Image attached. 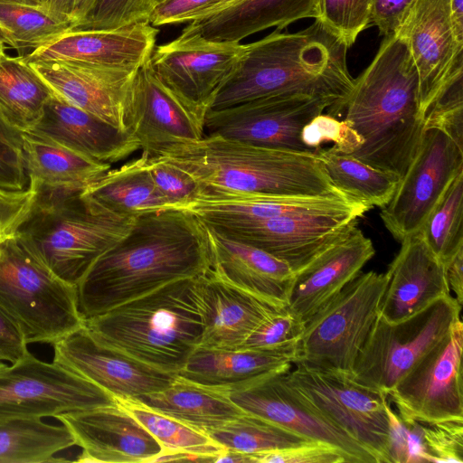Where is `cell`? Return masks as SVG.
<instances>
[{
  "label": "cell",
  "mask_w": 463,
  "mask_h": 463,
  "mask_svg": "<svg viewBox=\"0 0 463 463\" xmlns=\"http://www.w3.org/2000/svg\"><path fill=\"white\" fill-rule=\"evenodd\" d=\"M207 226L184 209L137 215L130 231L103 253L77 285L88 319L182 279L211 269Z\"/></svg>",
  "instance_id": "1"
},
{
  "label": "cell",
  "mask_w": 463,
  "mask_h": 463,
  "mask_svg": "<svg viewBox=\"0 0 463 463\" xmlns=\"http://www.w3.org/2000/svg\"><path fill=\"white\" fill-rule=\"evenodd\" d=\"M348 48L318 18L297 33L276 29L260 40L243 44L242 53L211 109L268 96L302 93L326 100L328 114L338 116L354 80L346 63Z\"/></svg>",
  "instance_id": "2"
},
{
  "label": "cell",
  "mask_w": 463,
  "mask_h": 463,
  "mask_svg": "<svg viewBox=\"0 0 463 463\" xmlns=\"http://www.w3.org/2000/svg\"><path fill=\"white\" fill-rule=\"evenodd\" d=\"M344 111L364 141L351 156L402 179L424 131L419 74L402 35L385 36L372 62L354 79Z\"/></svg>",
  "instance_id": "3"
},
{
  "label": "cell",
  "mask_w": 463,
  "mask_h": 463,
  "mask_svg": "<svg viewBox=\"0 0 463 463\" xmlns=\"http://www.w3.org/2000/svg\"><path fill=\"white\" fill-rule=\"evenodd\" d=\"M158 156L190 175L200 187L199 195L348 197L334 185L317 153L269 148L219 136H203Z\"/></svg>",
  "instance_id": "4"
},
{
  "label": "cell",
  "mask_w": 463,
  "mask_h": 463,
  "mask_svg": "<svg viewBox=\"0 0 463 463\" xmlns=\"http://www.w3.org/2000/svg\"><path fill=\"white\" fill-rule=\"evenodd\" d=\"M198 277L166 284L84 319V326L101 343L154 368L176 374L202 339Z\"/></svg>",
  "instance_id": "5"
},
{
  "label": "cell",
  "mask_w": 463,
  "mask_h": 463,
  "mask_svg": "<svg viewBox=\"0 0 463 463\" xmlns=\"http://www.w3.org/2000/svg\"><path fill=\"white\" fill-rule=\"evenodd\" d=\"M34 189V203L16 232L56 276L77 286L136 217L111 212L83 189Z\"/></svg>",
  "instance_id": "6"
},
{
  "label": "cell",
  "mask_w": 463,
  "mask_h": 463,
  "mask_svg": "<svg viewBox=\"0 0 463 463\" xmlns=\"http://www.w3.org/2000/svg\"><path fill=\"white\" fill-rule=\"evenodd\" d=\"M0 307L28 344H53L84 325L77 286L56 276L15 232L0 241Z\"/></svg>",
  "instance_id": "7"
},
{
  "label": "cell",
  "mask_w": 463,
  "mask_h": 463,
  "mask_svg": "<svg viewBox=\"0 0 463 463\" xmlns=\"http://www.w3.org/2000/svg\"><path fill=\"white\" fill-rule=\"evenodd\" d=\"M387 273L360 272L306 323L299 360L350 375L379 317Z\"/></svg>",
  "instance_id": "8"
},
{
  "label": "cell",
  "mask_w": 463,
  "mask_h": 463,
  "mask_svg": "<svg viewBox=\"0 0 463 463\" xmlns=\"http://www.w3.org/2000/svg\"><path fill=\"white\" fill-rule=\"evenodd\" d=\"M461 309L462 306L449 295L397 323L378 317L349 376L388 396L395 384L446 336L460 319Z\"/></svg>",
  "instance_id": "9"
},
{
  "label": "cell",
  "mask_w": 463,
  "mask_h": 463,
  "mask_svg": "<svg viewBox=\"0 0 463 463\" xmlns=\"http://www.w3.org/2000/svg\"><path fill=\"white\" fill-rule=\"evenodd\" d=\"M293 364L284 379L295 395L362 444L376 463H392L387 396L347 374L303 361Z\"/></svg>",
  "instance_id": "10"
},
{
  "label": "cell",
  "mask_w": 463,
  "mask_h": 463,
  "mask_svg": "<svg viewBox=\"0 0 463 463\" xmlns=\"http://www.w3.org/2000/svg\"><path fill=\"white\" fill-rule=\"evenodd\" d=\"M242 51L241 43L207 40L185 26L178 37L154 48L149 63L161 83L203 125Z\"/></svg>",
  "instance_id": "11"
},
{
  "label": "cell",
  "mask_w": 463,
  "mask_h": 463,
  "mask_svg": "<svg viewBox=\"0 0 463 463\" xmlns=\"http://www.w3.org/2000/svg\"><path fill=\"white\" fill-rule=\"evenodd\" d=\"M114 403L94 383L31 353L0 372V420L42 419Z\"/></svg>",
  "instance_id": "12"
},
{
  "label": "cell",
  "mask_w": 463,
  "mask_h": 463,
  "mask_svg": "<svg viewBox=\"0 0 463 463\" xmlns=\"http://www.w3.org/2000/svg\"><path fill=\"white\" fill-rule=\"evenodd\" d=\"M326 108H330L326 100L307 94L268 96L210 109L203 134L258 146L315 153L302 142L301 132Z\"/></svg>",
  "instance_id": "13"
},
{
  "label": "cell",
  "mask_w": 463,
  "mask_h": 463,
  "mask_svg": "<svg viewBox=\"0 0 463 463\" xmlns=\"http://www.w3.org/2000/svg\"><path fill=\"white\" fill-rule=\"evenodd\" d=\"M461 172L463 148L439 128L424 129L414 159L381 211L386 229L400 241L417 233Z\"/></svg>",
  "instance_id": "14"
},
{
  "label": "cell",
  "mask_w": 463,
  "mask_h": 463,
  "mask_svg": "<svg viewBox=\"0 0 463 463\" xmlns=\"http://www.w3.org/2000/svg\"><path fill=\"white\" fill-rule=\"evenodd\" d=\"M462 350L463 323L458 319L390 391L403 422L463 420Z\"/></svg>",
  "instance_id": "15"
},
{
  "label": "cell",
  "mask_w": 463,
  "mask_h": 463,
  "mask_svg": "<svg viewBox=\"0 0 463 463\" xmlns=\"http://www.w3.org/2000/svg\"><path fill=\"white\" fill-rule=\"evenodd\" d=\"M364 214L363 212H348L285 215L206 225L269 253L286 262L295 274L355 227L357 219Z\"/></svg>",
  "instance_id": "16"
},
{
  "label": "cell",
  "mask_w": 463,
  "mask_h": 463,
  "mask_svg": "<svg viewBox=\"0 0 463 463\" xmlns=\"http://www.w3.org/2000/svg\"><path fill=\"white\" fill-rule=\"evenodd\" d=\"M52 345L54 363L90 380L114 398H137L157 392L176 377L101 343L84 325Z\"/></svg>",
  "instance_id": "17"
},
{
  "label": "cell",
  "mask_w": 463,
  "mask_h": 463,
  "mask_svg": "<svg viewBox=\"0 0 463 463\" xmlns=\"http://www.w3.org/2000/svg\"><path fill=\"white\" fill-rule=\"evenodd\" d=\"M416 65L423 117L445 86L463 73V44L453 33L448 0H415L396 32Z\"/></svg>",
  "instance_id": "18"
},
{
  "label": "cell",
  "mask_w": 463,
  "mask_h": 463,
  "mask_svg": "<svg viewBox=\"0 0 463 463\" xmlns=\"http://www.w3.org/2000/svg\"><path fill=\"white\" fill-rule=\"evenodd\" d=\"M288 371L269 373L250 385L228 393L243 411L260 417L307 439L329 443L349 463H376L373 456L345 431L303 403L284 379Z\"/></svg>",
  "instance_id": "19"
},
{
  "label": "cell",
  "mask_w": 463,
  "mask_h": 463,
  "mask_svg": "<svg viewBox=\"0 0 463 463\" xmlns=\"http://www.w3.org/2000/svg\"><path fill=\"white\" fill-rule=\"evenodd\" d=\"M27 63L54 94L121 131L131 133L130 91L138 68H111L63 61Z\"/></svg>",
  "instance_id": "20"
},
{
  "label": "cell",
  "mask_w": 463,
  "mask_h": 463,
  "mask_svg": "<svg viewBox=\"0 0 463 463\" xmlns=\"http://www.w3.org/2000/svg\"><path fill=\"white\" fill-rule=\"evenodd\" d=\"M54 418L81 448L78 462H153L163 452L150 432L117 402Z\"/></svg>",
  "instance_id": "21"
},
{
  "label": "cell",
  "mask_w": 463,
  "mask_h": 463,
  "mask_svg": "<svg viewBox=\"0 0 463 463\" xmlns=\"http://www.w3.org/2000/svg\"><path fill=\"white\" fill-rule=\"evenodd\" d=\"M130 131L150 156L200 140L201 124L161 83L149 60L135 74L129 102Z\"/></svg>",
  "instance_id": "22"
},
{
  "label": "cell",
  "mask_w": 463,
  "mask_h": 463,
  "mask_svg": "<svg viewBox=\"0 0 463 463\" xmlns=\"http://www.w3.org/2000/svg\"><path fill=\"white\" fill-rule=\"evenodd\" d=\"M157 33L158 29L147 21L114 29H71L52 43L21 57L26 62L63 61L137 69L149 60Z\"/></svg>",
  "instance_id": "23"
},
{
  "label": "cell",
  "mask_w": 463,
  "mask_h": 463,
  "mask_svg": "<svg viewBox=\"0 0 463 463\" xmlns=\"http://www.w3.org/2000/svg\"><path fill=\"white\" fill-rule=\"evenodd\" d=\"M402 246L386 271L389 281L379 317L389 323L402 321L432 301L452 295L446 265L433 253L421 234H411Z\"/></svg>",
  "instance_id": "24"
},
{
  "label": "cell",
  "mask_w": 463,
  "mask_h": 463,
  "mask_svg": "<svg viewBox=\"0 0 463 463\" xmlns=\"http://www.w3.org/2000/svg\"><path fill=\"white\" fill-rule=\"evenodd\" d=\"M374 254L372 241L356 225L295 273L288 307L306 324L361 272Z\"/></svg>",
  "instance_id": "25"
},
{
  "label": "cell",
  "mask_w": 463,
  "mask_h": 463,
  "mask_svg": "<svg viewBox=\"0 0 463 463\" xmlns=\"http://www.w3.org/2000/svg\"><path fill=\"white\" fill-rule=\"evenodd\" d=\"M26 132L108 164L123 160L140 149L132 133L121 131L54 93L38 122Z\"/></svg>",
  "instance_id": "26"
},
{
  "label": "cell",
  "mask_w": 463,
  "mask_h": 463,
  "mask_svg": "<svg viewBox=\"0 0 463 463\" xmlns=\"http://www.w3.org/2000/svg\"><path fill=\"white\" fill-rule=\"evenodd\" d=\"M197 282L203 319L201 347L239 349L267 317L280 309L222 280L211 269Z\"/></svg>",
  "instance_id": "27"
},
{
  "label": "cell",
  "mask_w": 463,
  "mask_h": 463,
  "mask_svg": "<svg viewBox=\"0 0 463 463\" xmlns=\"http://www.w3.org/2000/svg\"><path fill=\"white\" fill-rule=\"evenodd\" d=\"M179 209L189 211L207 225L261 221L285 215L366 213L364 204L345 196H287L207 194Z\"/></svg>",
  "instance_id": "28"
},
{
  "label": "cell",
  "mask_w": 463,
  "mask_h": 463,
  "mask_svg": "<svg viewBox=\"0 0 463 463\" xmlns=\"http://www.w3.org/2000/svg\"><path fill=\"white\" fill-rule=\"evenodd\" d=\"M207 230L211 269L217 277L274 307H288L289 287L295 274L286 262L209 226Z\"/></svg>",
  "instance_id": "29"
},
{
  "label": "cell",
  "mask_w": 463,
  "mask_h": 463,
  "mask_svg": "<svg viewBox=\"0 0 463 463\" xmlns=\"http://www.w3.org/2000/svg\"><path fill=\"white\" fill-rule=\"evenodd\" d=\"M294 363L291 355L276 351L199 346L176 375L228 394L269 373L289 371Z\"/></svg>",
  "instance_id": "30"
},
{
  "label": "cell",
  "mask_w": 463,
  "mask_h": 463,
  "mask_svg": "<svg viewBox=\"0 0 463 463\" xmlns=\"http://www.w3.org/2000/svg\"><path fill=\"white\" fill-rule=\"evenodd\" d=\"M320 0H239L186 27L203 38L216 42L240 43L270 27L282 30L303 18H318Z\"/></svg>",
  "instance_id": "31"
},
{
  "label": "cell",
  "mask_w": 463,
  "mask_h": 463,
  "mask_svg": "<svg viewBox=\"0 0 463 463\" xmlns=\"http://www.w3.org/2000/svg\"><path fill=\"white\" fill-rule=\"evenodd\" d=\"M22 149L30 184L36 189L81 190L110 169V164L26 131L23 132Z\"/></svg>",
  "instance_id": "32"
},
{
  "label": "cell",
  "mask_w": 463,
  "mask_h": 463,
  "mask_svg": "<svg viewBox=\"0 0 463 463\" xmlns=\"http://www.w3.org/2000/svg\"><path fill=\"white\" fill-rule=\"evenodd\" d=\"M134 399L204 434L245 412L228 394L178 375L166 388Z\"/></svg>",
  "instance_id": "33"
},
{
  "label": "cell",
  "mask_w": 463,
  "mask_h": 463,
  "mask_svg": "<svg viewBox=\"0 0 463 463\" xmlns=\"http://www.w3.org/2000/svg\"><path fill=\"white\" fill-rule=\"evenodd\" d=\"M146 158L147 155L142 152L141 156L109 169L85 187L82 194L111 212L128 217L172 208L156 189Z\"/></svg>",
  "instance_id": "34"
},
{
  "label": "cell",
  "mask_w": 463,
  "mask_h": 463,
  "mask_svg": "<svg viewBox=\"0 0 463 463\" xmlns=\"http://www.w3.org/2000/svg\"><path fill=\"white\" fill-rule=\"evenodd\" d=\"M52 94L21 56H0V114L11 126L23 132L33 128Z\"/></svg>",
  "instance_id": "35"
},
{
  "label": "cell",
  "mask_w": 463,
  "mask_h": 463,
  "mask_svg": "<svg viewBox=\"0 0 463 463\" xmlns=\"http://www.w3.org/2000/svg\"><path fill=\"white\" fill-rule=\"evenodd\" d=\"M75 446L71 431L41 418L0 420V463L60 461L54 455Z\"/></svg>",
  "instance_id": "36"
},
{
  "label": "cell",
  "mask_w": 463,
  "mask_h": 463,
  "mask_svg": "<svg viewBox=\"0 0 463 463\" xmlns=\"http://www.w3.org/2000/svg\"><path fill=\"white\" fill-rule=\"evenodd\" d=\"M334 185L355 202L371 209L383 207L401 181L397 175L371 166L332 147L317 152Z\"/></svg>",
  "instance_id": "37"
},
{
  "label": "cell",
  "mask_w": 463,
  "mask_h": 463,
  "mask_svg": "<svg viewBox=\"0 0 463 463\" xmlns=\"http://www.w3.org/2000/svg\"><path fill=\"white\" fill-rule=\"evenodd\" d=\"M116 402L137 420L159 442L164 453H186L215 462L224 449L206 434L150 409L134 398H115Z\"/></svg>",
  "instance_id": "38"
},
{
  "label": "cell",
  "mask_w": 463,
  "mask_h": 463,
  "mask_svg": "<svg viewBox=\"0 0 463 463\" xmlns=\"http://www.w3.org/2000/svg\"><path fill=\"white\" fill-rule=\"evenodd\" d=\"M205 434L223 449L248 455L279 449L311 440L247 412Z\"/></svg>",
  "instance_id": "39"
},
{
  "label": "cell",
  "mask_w": 463,
  "mask_h": 463,
  "mask_svg": "<svg viewBox=\"0 0 463 463\" xmlns=\"http://www.w3.org/2000/svg\"><path fill=\"white\" fill-rule=\"evenodd\" d=\"M0 24L11 33L14 49L35 50L74 28L70 18L44 7L0 0Z\"/></svg>",
  "instance_id": "40"
},
{
  "label": "cell",
  "mask_w": 463,
  "mask_h": 463,
  "mask_svg": "<svg viewBox=\"0 0 463 463\" xmlns=\"http://www.w3.org/2000/svg\"><path fill=\"white\" fill-rule=\"evenodd\" d=\"M419 232L445 265L463 249V172L449 185Z\"/></svg>",
  "instance_id": "41"
},
{
  "label": "cell",
  "mask_w": 463,
  "mask_h": 463,
  "mask_svg": "<svg viewBox=\"0 0 463 463\" xmlns=\"http://www.w3.org/2000/svg\"><path fill=\"white\" fill-rule=\"evenodd\" d=\"M305 322L288 307L267 317L240 348L276 351L299 360V346Z\"/></svg>",
  "instance_id": "42"
},
{
  "label": "cell",
  "mask_w": 463,
  "mask_h": 463,
  "mask_svg": "<svg viewBox=\"0 0 463 463\" xmlns=\"http://www.w3.org/2000/svg\"><path fill=\"white\" fill-rule=\"evenodd\" d=\"M463 73L452 79L424 115V129L439 128L463 148Z\"/></svg>",
  "instance_id": "43"
},
{
  "label": "cell",
  "mask_w": 463,
  "mask_h": 463,
  "mask_svg": "<svg viewBox=\"0 0 463 463\" xmlns=\"http://www.w3.org/2000/svg\"><path fill=\"white\" fill-rule=\"evenodd\" d=\"M373 0H320V19L348 47L370 23Z\"/></svg>",
  "instance_id": "44"
},
{
  "label": "cell",
  "mask_w": 463,
  "mask_h": 463,
  "mask_svg": "<svg viewBox=\"0 0 463 463\" xmlns=\"http://www.w3.org/2000/svg\"><path fill=\"white\" fill-rule=\"evenodd\" d=\"M301 139L315 153L324 143L332 142L333 149L352 155L364 143L348 120H338L330 114L323 113L315 117L303 128Z\"/></svg>",
  "instance_id": "45"
},
{
  "label": "cell",
  "mask_w": 463,
  "mask_h": 463,
  "mask_svg": "<svg viewBox=\"0 0 463 463\" xmlns=\"http://www.w3.org/2000/svg\"><path fill=\"white\" fill-rule=\"evenodd\" d=\"M23 131L14 128L0 114V189L20 193L30 188L23 156Z\"/></svg>",
  "instance_id": "46"
},
{
  "label": "cell",
  "mask_w": 463,
  "mask_h": 463,
  "mask_svg": "<svg viewBox=\"0 0 463 463\" xmlns=\"http://www.w3.org/2000/svg\"><path fill=\"white\" fill-rule=\"evenodd\" d=\"M146 165L156 189L172 208L185 206L199 196L200 187L197 183L176 165L159 156L148 155Z\"/></svg>",
  "instance_id": "47"
},
{
  "label": "cell",
  "mask_w": 463,
  "mask_h": 463,
  "mask_svg": "<svg viewBox=\"0 0 463 463\" xmlns=\"http://www.w3.org/2000/svg\"><path fill=\"white\" fill-rule=\"evenodd\" d=\"M149 14L143 0H96L72 29H114L147 21Z\"/></svg>",
  "instance_id": "48"
},
{
  "label": "cell",
  "mask_w": 463,
  "mask_h": 463,
  "mask_svg": "<svg viewBox=\"0 0 463 463\" xmlns=\"http://www.w3.org/2000/svg\"><path fill=\"white\" fill-rule=\"evenodd\" d=\"M422 442L434 463H463V420L421 424Z\"/></svg>",
  "instance_id": "49"
},
{
  "label": "cell",
  "mask_w": 463,
  "mask_h": 463,
  "mask_svg": "<svg viewBox=\"0 0 463 463\" xmlns=\"http://www.w3.org/2000/svg\"><path fill=\"white\" fill-rule=\"evenodd\" d=\"M250 456L252 463H349L340 449L319 440H306Z\"/></svg>",
  "instance_id": "50"
},
{
  "label": "cell",
  "mask_w": 463,
  "mask_h": 463,
  "mask_svg": "<svg viewBox=\"0 0 463 463\" xmlns=\"http://www.w3.org/2000/svg\"><path fill=\"white\" fill-rule=\"evenodd\" d=\"M221 0H165L155 6L148 23L155 26L189 23Z\"/></svg>",
  "instance_id": "51"
},
{
  "label": "cell",
  "mask_w": 463,
  "mask_h": 463,
  "mask_svg": "<svg viewBox=\"0 0 463 463\" xmlns=\"http://www.w3.org/2000/svg\"><path fill=\"white\" fill-rule=\"evenodd\" d=\"M36 197L30 185L27 191L14 193L0 189V241L14 234L28 215Z\"/></svg>",
  "instance_id": "52"
},
{
  "label": "cell",
  "mask_w": 463,
  "mask_h": 463,
  "mask_svg": "<svg viewBox=\"0 0 463 463\" xmlns=\"http://www.w3.org/2000/svg\"><path fill=\"white\" fill-rule=\"evenodd\" d=\"M415 0H373L371 18L383 36L395 33Z\"/></svg>",
  "instance_id": "53"
},
{
  "label": "cell",
  "mask_w": 463,
  "mask_h": 463,
  "mask_svg": "<svg viewBox=\"0 0 463 463\" xmlns=\"http://www.w3.org/2000/svg\"><path fill=\"white\" fill-rule=\"evenodd\" d=\"M14 320L0 307V361L15 364L30 352Z\"/></svg>",
  "instance_id": "54"
},
{
  "label": "cell",
  "mask_w": 463,
  "mask_h": 463,
  "mask_svg": "<svg viewBox=\"0 0 463 463\" xmlns=\"http://www.w3.org/2000/svg\"><path fill=\"white\" fill-rule=\"evenodd\" d=\"M385 411L389 422V445L392 463H408L410 426L402 421L388 402H385Z\"/></svg>",
  "instance_id": "55"
},
{
  "label": "cell",
  "mask_w": 463,
  "mask_h": 463,
  "mask_svg": "<svg viewBox=\"0 0 463 463\" xmlns=\"http://www.w3.org/2000/svg\"><path fill=\"white\" fill-rule=\"evenodd\" d=\"M448 284L458 303L463 305V249L446 265Z\"/></svg>",
  "instance_id": "56"
},
{
  "label": "cell",
  "mask_w": 463,
  "mask_h": 463,
  "mask_svg": "<svg viewBox=\"0 0 463 463\" xmlns=\"http://www.w3.org/2000/svg\"><path fill=\"white\" fill-rule=\"evenodd\" d=\"M454 35L463 44V0H448Z\"/></svg>",
  "instance_id": "57"
},
{
  "label": "cell",
  "mask_w": 463,
  "mask_h": 463,
  "mask_svg": "<svg viewBox=\"0 0 463 463\" xmlns=\"http://www.w3.org/2000/svg\"><path fill=\"white\" fill-rule=\"evenodd\" d=\"M45 8L53 13L66 16L75 23L72 16L73 0H48Z\"/></svg>",
  "instance_id": "58"
},
{
  "label": "cell",
  "mask_w": 463,
  "mask_h": 463,
  "mask_svg": "<svg viewBox=\"0 0 463 463\" xmlns=\"http://www.w3.org/2000/svg\"><path fill=\"white\" fill-rule=\"evenodd\" d=\"M237 1H239V0H221L216 5L210 8L209 10L205 11L204 13H203L202 14H200L194 20H198V19H202V18L210 16L219 11H222V9L226 8L227 6L232 5L233 3L237 2Z\"/></svg>",
  "instance_id": "59"
},
{
  "label": "cell",
  "mask_w": 463,
  "mask_h": 463,
  "mask_svg": "<svg viewBox=\"0 0 463 463\" xmlns=\"http://www.w3.org/2000/svg\"><path fill=\"white\" fill-rule=\"evenodd\" d=\"M5 44L14 48L11 33L0 24V48H5Z\"/></svg>",
  "instance_id": "60"
},
{
  "label": "cell",
  "mask_w": 463,
  "mask_h": 463,
  "mask_svg": "<svg viewBox=\"0 0 463 463\" xmlns=\"http://www.w3.org/2000/svg\"><path fill=\"white\" fill-rule=\"evenodd\" d=\"M26 5L46 7L48 0H4Z\"/></svg>",
  "instance_id": "61"
},
{
  "label": "cell",
  "mask_w": 463,
  "mask_h": 463,
  "mask_svg": "<svg viewBox=\"0 0 463 463\" xmlns=\"http://www.w3.org/2000/svg\"><path fill=\"white\" fill-rule=\"evenodd\" d=\"M165 0H143L145 6L149 11V13L152 12L153 8L159 5L160 3L164 2Z\"/></svg>",
  "instance_id": "62"
},
{
  "label": "cell",
  "mask_w": 463,
  "mask_h": 463,
  "mask_svg": "<svg viewBox=\"0 0 463 463\" xmlns=\"http://www.w3.org/2000/svg\"><path fill=\"white\" fill-rule=\"evenodd\" d=\"M6 366L7 364L3 363V361H0V372L3 371Z\"/></svg>",
  "instance_id": "63"
},
{
  "label": "cell",
  "mask_w": 463,
  "mask_h": 463,
  "mask_svg": "<svg viewBox=\"0 0 463 463\" xmlns=\"http://www.w3.org/2000/svg\"><path fill=\"white\" fill-rule=\"evenodd\" d=\"M5 52V48H0V56Z\"/></svg>",
  "instance_id": "64"
}]
</instances>
